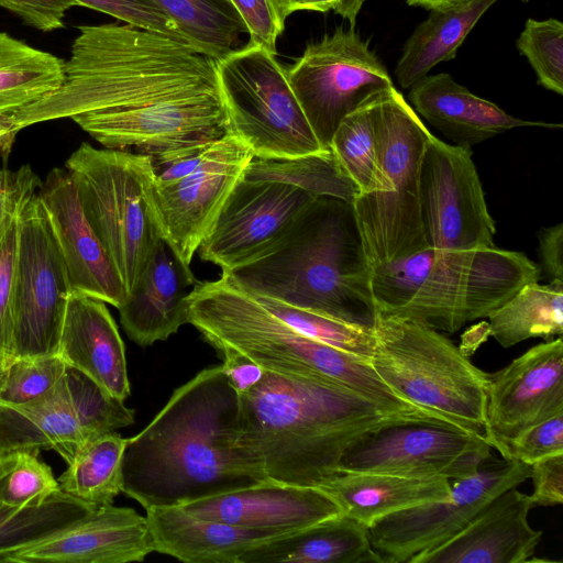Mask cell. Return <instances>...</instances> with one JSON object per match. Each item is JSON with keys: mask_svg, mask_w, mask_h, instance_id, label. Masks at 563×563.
Listing matches in <instances>:
<instances>
[{"mask_svg": "<svg viewBox=\"0 0 563 563\" xmlns=\"http://www.w3.org/2000/svg\"><path fill=\"white\" fill-rule=\"evenodd\" d=\"M78 31L60 86L9 113L18 131L69 118L106 148L151 157L231 133L211 56L130 24Z\"/></svg>", "mask_w": 563, "mask_h": 563, "instance_id": "6da1fadb", "label": "cell"}, {"mask_svg": "<svg viewBox=\"0 0 563 563\" xmlns=\"http://www.w3.org/2000/svg\"><path fill=\"white\" fill-rule=\"evenodd\" d=\"M240 397L222 364L178 387L123 453V493L145 510L178 507L265 478L239 445Z\"/></svg>", "mask_w": 563, "mask_h": 563, "instance_id": "7a4b0ae2", "label": "cell"}, {"mask_svg": "<svg viewBox=\"0 0 563 563\" xmlns=\"http://www.w3.org/2000/svg\"><path fill=\"white\" fill-rule=\"evenodd\" d=\"M239 397V445L250 463L265 479L300 486L329 479L364 435L399 421H427L330 380L267 371Z\"/></svg>", "mask_w": 563, "mask_h": 563, "instance_id": "3957f363", "label": "cell"}, {"mask_svg": "<svg viewBox=\"0 0 563 563\" xmlns=\"http://www.w3.org/2000/svg\"><path fill=\"white\" fill-rule=\"evenodd\" d=\"M229 275L253 294L364 329L378 310L352 203L316 197L263 253Z\"/></svg>", "mask_w": 563, "mask_h": 563, "instance_id": "277c9868", "label": "cell"}, {"mask_svg": "<svg viewBox=\"0 0 563 563\" xmlns=\"http://www.w3.org/2000/svg\"><path fill=\"white\" fill-rule=\"evenodd\" d=\"M187 300L188 323L218 351L231 349L279 375L336 383L395 412L434 417L395 393L368 361L307 338L272 317L227 274L197 283Z\"/></svg>", "mask_w": 563, "mask_h": 563, "instance_id": "5b68a950", "label": "cell"}, {"mask_svg": "<svg viewBox=\"0 0 563 563\" xmlns=\"http://www.w3.org/2000/svg\"><path fill=\"white\" fill-rule=\"evenodd\" d=\"M539 277L540 268L521 252L428 247L372 267V291L379 313L454 333Z\"/></svg>", "mask_w": 563, "mask_h": 563, "instance_id": "8992f818", "label": "cell"}, {"mask_svg": "<svg viewBox=\"0 0 563 563\" xmlns=\"http://www.w3.org/2000/svg\"><path fill=\"white\" fill-rule=\"evenodd\" d=\"M376 173L352 202L371 267L428 249L420 207V165L430 131L395 86L374 103Z\"/></svg>", "mask_w": 563, "mask_h": 563, "instance_id": "52a82bcc", "label": "cell"}, {"mask_svg": "<svg viewBox=\"0 0 563 563\" xmlns=\"http://www.w3.org/2000/svg\"><path fill=\"white\" fill-rule=\"evenodd\" d=\"M84 214L126 296L161 240L152 157L82 143L66 161Z\"/></svg>", "mask_w": 563, "mask_h": 563, "instance_id": "ba28073f", "label": "cell"}, {"mask_svg": "<svg viewBox=\"0 0 563 563\" xmlns=\"http://www.w3.org/2000/svg\"><path fill=\"white\" fill-rule=\"evenodd\" d=\"M369 363L399 396L448 423L484 437L487 373L440 331L378 312Z\"/></svg>", "mask_w": 563, "mask_h": 563, "instance_id": "9c48e42d", "label": "cell"}, {"mask_svg": "<svg viewBox=\"0 0 563 563\" xmlns=\"http://www.w3.org/2000/svg\"><path fill=\"white\" fill-rule=\"evenodd\" d=\"M216 65L231 133L255 157L294 158L324 150L275 54L247 44Z\"/></svg>", "mask_w": 563, "mask_h": 563, "instance_id": "30bf717a", "label": "cell"}, {"mask_svg": "<svg viewBox=\"0 0 563 563\" xmlns=\"http://www.w3.org/2000/svg\"><path fill=\"white\" fill-rule=\"evenodd\" d=\"M253 157L252 150L232 133L152 157L165 241L186 266L190 267Z\"/></svg>", "mask_w": 563, "mask_h": 563, "instance_id": "8fae6325", "label": "cell"}, {"mask_svg": "<svg viewBox=\"0 0 563 563\" xmlns=\"http://www.w3.org/2000/svg\"><path fill=\"white\" fill-rule=\"evenodd\" d=\"M286 73L324 150L345 115L394 86L386 68L353 29L339 27L308 44Z\"/></svg>", "mask_w": 563, "mask_h": 563, "instance_id": "7c38bea8", "label": "cell"}, {"mask_svg": "<svg viewBox=\"0 0 563 563\" xmlns=\"http://www.w3.org/2000/svg\"><path fill=\"white\" fill-rule=\"evenodd\" d=\"M71 292L49 216L36 192L19 214L13 294L15 357L57 354Z\"/></svg>", "mask_w": 563, "mask_h": 563, "instance_id": "4fadbf2b", "label": "cell"}, {"mask_svg": "<svg viewBox=\"0 0 563 563\" xmlns=\"http://www.w3.org/2000/svg\"><path fill=\"white\" fill-rule=\"evenodd\" d=\"M531 466L492 453L478 470L451 482L446 498L406 508L374 522L371 545L380 563H409L455 537L497 495L530 477Z\"/></svg>", "mask_w": 563, "mask_h": 563, "instance_id": "5bb4252c", "label": "cell"}, {"mask_svg": "<svg viewBox=\"0 0 563 563\" xmlns=\"http://www.w3.org/2000/svg\"><path fill=\"white\" fill-rule=\"evenodd\" d=\"M420 207L429 249L495 246V222L471 147L451 145L429 133L420 165Z\"/></svg>", "mask_w": 563, "mask_h": 563, "instance_id": "9a60e30c", "label": "cell"}, {"mask_svg": "<svg viewBox=\"0 0 563 563\" xmlns=\"http://www.w3.org/2000/svg\"><path fill=\"white\" fill-rule=\"evenodd\" d=\"M483 435L430 421L405 420L360 439L340 459L338 472H374L450 481L474 474L490 454Z\"/></svg>", "mask_w": 563, "mask_h": 563, "instance_id": "2e32d148", "label": "cell"}, {"mask_svg": "<svg viewBox=\"0 0 563 563\" xmlns=\"http://www.w3.org/2000/svg\"><path fill=\"white\" fill-rule=\"evenodd\" d=\"M316 197L249 163L198 249L201 260L231 273L275 243Z\"/></svg>", "mask_w": 563, "mask_h": 563, "instance_id": "e0dca14e", "label": "cell"}, {"mask_svg": "<svg viewBox=\"0 0 563 563\" xmlns=\"http://www.w3.org/2000/svg\"><path fill=\"white\" fill-rule=\"evenodd\" d=\"M563 412L562 336L532 346L487 373L484 438L501 457L525 430Z\"/></svg>", "mask_w": 563, "mask_h": 563, "instance_id": "ac0fdd59", "label": "cell"}, {"mask_svg": "<svg viewBox=\"0 0 563 563\" xmlns=\"http://www.w3.org/2000/svg\"><path fill=\"white\" fill-rule=\"evenodd\" d=\"M152 552L146 517L110 504L0 563H128L142 562Z\"/></svg>", "mask_w": 563, "mask_h": 563, "instance_id": "d6986e66", "label": "cell"}, {"mask_svg": "<svg viewBox=\"0 0 563 563\" xmlns=\"http://www.w3.org/2000/svg\"><path fill=\"white\" fill-rule=\"evenodd\" d=\"M178 507L196 517L278 533L297 531L343 514L338 501L320 487L272 479Z\"/></svg>", "mask_w": 563, "mask_h": 563, "instance_id": "ffe728a7", "label": "cell"}, {"mask_svg": "<svg viewBox=\"0 0 563 563\" xmlns=\"http://www.w3.org/2000/svg\"><path fill=\"white\" fill-rule=\"evenodd\" d=\"M38 195L49 216L73 292L119 309L126 291L119 273L87 221L67 169L53 168Z\"/></svg>", "mask_w": 563, "mask_h": 563, "instance_id": "44dd1931", "label": "cell"}, {"mask_svg": "<svg viewBox=\"0 0 563 563\" xmlns=\"http://www.w3.org/2000/svg\"><path fill=\"white\" fill-rule=\"evenodd\" d=\"M529 496L509 488L492 499L455 537L409 563H528L542 532L528 521Z\"/></svg>", "mask_w": 563, "mask_h": 563, "instance_id": "7402d4cb", "label": "cell"}, {"mask_svg": "<svg viewBox=\"0 0 563 563\" xmlns=\"http://www.w3.org/2000/svg\"><path fill=\"white\" fill-rule=\"evenodd\" d=\"M197 282L165 240L156 245L137 283L118 309L128 336L145 347L188 323V296Z\"/></svg>", "mask_w": 563, "mask_h": 563, "instance_id": "603a6c76", "label": "cell"}, {"mask_svg": "<svg viewBox=\"0 0 563 563\" xmlns=\"http://www.w3.org/2000/svg\"><path fill=\"white\" fill-rule=\"evenodd\" d=\"M57 355L118 399L130 396L124 344L104 301L71 292Z\"/></svg>", "mask_w": 563, "mask_h": 563, "instance_id": "cb8c5ba5", "label": "cell"}, {"mask_svg": "<svg viewBox=\"0 0 563 563\" xmlns=\"http://www.w3.org/2000/svg\"><path fill=\"white\" fill-rule=\"evenodd\" d=\"M408 97L417 114L460 146L471 147L516 128H562L516 118L445 73L424 76L410 87Z\"/></svg>", "mask_w": 563, "mask_h": 563, "instance_id": "d4e9b609", "label": "cell"}, {"mask_svg": "<svg viewBox=\"0 0 563 563\" xmlns=\"http://www.w3.org/2000/svg\"><path fill=\"white\" fill-rule=\"evenodd\" d=\"M146 519L154 552L187 563H239L247 550L285 534L196 517L179 507L150 508Z\"/></svg>", "mask_w": 563, "mask_h": 563, "instance_id": "484cf974", "label": "cell"}, {"mask_svg": "<svg viewBox=\"0 0 563 563\" xmlns=\"http://www.w3.org/2000/svg\"><path fill=\"white\" fill-rule=\"evenodd\" d=\"M239 563H380L367 526L345 514L264 541Z\"/></svg>", "mask_w": 563, "mask_h": 563, "instance_id": "4316f807", "label": "cell"}, {"mask_svg": "<svg viewBox=\"0 0 563 563\" xmlns=\"http://www.w3.org/2000/svg\"><path fill=\"white\" fill-rule=\"evenodd\" d=\"M343 514L368 528L393 512L446 498L451 481L374 472H338L320 486Z\"/></svg>", "mask_w": 563, "mask_h": 563, "instance_id": "83f0119b", "label": "cell"}, {"mask_svg": "<svg viewBox=\"0 0 563 563\" xmlns=\"http://www.w3.org/2000/svg\"><path fill=\"white\" fill-rule=\"evenodd\" d=\"M84 442L64 376L48 393L30 402H0V451L54 450L69 464Z\"/></svg>", "mask_w": 563, "mask_h": 563, "instance_id": "f1b7e54d", "label": "cell"}, {"mask_svg": "<svg viewBox=\"0 0 563 563\" xmlns=\"http://www.w3.org/2000/svg\"><path fill=\"white\" fill-rule=\"evenodd\" d=\"M496 1L465 0L449 9L431 10L405 44L395 68L399 86L408 89L435 65L453 59L467 34Z\"/></svg>", "mask_w": 563, "mask_h": 563, "instance_id": "f546056e", "label": "cell"}, {"mask_svg": "<svg viewBox=\"0 0 563 563\" xmlns=\"http://www.w3.org/2000/svg\"><path fill=\"white\" fill-rule=\"evenodd\" d=\"M489 333L503 346L563 333V284L531 282L523 285L488 317Z\"/></svg>", "mask_w": 563, "mask_h": 563, "instance_id": "4dcf8cb0", "label": "cell"}, {"mask_svg": "<svg viewBox=\"0 0 563 563\" xmlns=\"http://www.w3.org/2000/svg\"><path fill=\"white\" fill-rule=\"evenodd\" d=\"M126 443L115 431L86 440L57 479L60 490L96 508L112 504L123 493Z\"/></svg>", "mask_w": 563, "mask_h": 563, "instance_id": "1f68e13d", "label": "cell"}, {"mask_svg": "<svg viewBox=\"0 0 563 563\" xmlns=\"http://www.w3.org/2000/svg\"><path fill=\"white\" fill-rule=\"evenodd\" d=\"M65 62L0 32V113H11L56 90Z\"/></svg>", "mask_w": 563, "mask_h": 563, "instance_id": "d6a6232c", "label": "cell"}, {"mask_svg": "<svg viewBox=\"0 0 563 563\" xmlns=\"http://www.w3.org/2000/svg\"><path fill=\"white\" fill-rule=\"evenodd\" d=\"M197 49L218 60L240 48L245 29L223 0H153Z\"/></svg>", "mask_w": 563, "mask_h": 563, "instance_id": "836d02e7", "label": "cell"}, {"mask_svg": "<svg viewBox=\"0 0 563 563\" xmlns=\"http://www.w3.org/2000/svg\"><path fill=\"white\" fill-rule=\"evenodd\" d=\"M95 509L62 490L40 506L14 508L0 503V562L8 554L45 539Z\"/></svg>", "mask_w": 563, "mask_h": 563, "instance_id": "e575fe53", "label": "cell"}, {"mask_svg": "<svg viewBox=\"0 0 563 563\" xmlns=\"http://www.w3.org/2000/svg\"><path fill=\"white\" fill-rule=\"evenodd\" d=\"M249 292L263 310L294 331L368 362L374 355L376 340L373 329L360 328L276 299Z\"/></svg>", "mask_w": 563, "mask_h": 563, "instance_id": "d590c367", "label": "cell"}, {"mask_svg": "<svg viewBox=\"0 0 563 563\" xmlns=\"http://www.w3.org/2000/svg\"><path fill=\"white\" fill-rule=\"evenodd\" d=\"M376 97L377 95L342 119L329 145L341 169L355 184L358 192L367 191L373 186L376 173Z\"/></svg>", "mask_w": 563, "mask_h": 563, "instance_id": "8d00e7d4", "label": "cell"}, {"mask_svg": "<svg viewBox=\"0 0 563 563\" xmlns=\"http://www.w3.org/2000/svg\"><path fill=\"white\" fill-rule=\"evenodd\" d=\"M38 453L32 449L0 451V503L14 508L40 506L60 492Z\"/></svg>", "mask_w": 563, "mask_h": 563, "instance_id": "74e56055", "label": "cell"}, {"mask_svg": "<svg viewBox=\"0 0 563 563\" xmlns=\"http://www.w3.org/2000/svg\"><path fill=\"white\" fill-rule=\"evenodd\" d=\"M64 377L85 441L134 423V409L86 374L66 365Z\"/></svg>", "mask_w": 563, "mask_h": 563, "instance_id": "f35d334b", "label": "cell"}, {"mask_svg": "<svg viewBox=\"0 0 563 563\" xmlns=\"http://www.w3.org/2000/svg\"><path fill=\"white\" fill-rule=\"evenodd\" d=\"M516 46L528 58L538 82L545 89L563 95V23L550 18L528 19Z\"/></svg>", "mask_w": 563, "mask_h": 563, "instance_id": "ab89813d", "label": "cell"}, {"mask_svg": "<svg viewBox=\"0 0 563 563\" xmlns=\"http://www.w3.org/2000/svg\"><path fill=\"white\" fill-rule=\"evenodd\" d=\"M65 368L57 354L12 358L0 387V402L23 405L40 398L58 384Z\"/></svg>", "mask_w": 563, "mask_h": 563, "instance_id": "60d3db41", "label": "cell"}, {"mask_svg": "<svg viewBox=\"0 0 563 563\" xmlns=\"http://www.w3.org/2000/svg\"><path fill=\"white\" fill-rule=\"evenodd\" d=\"M10 213L0 224V352L15 357L13 294L19 240V214Z\"/></svg>", "mask_w": 563, "mask_h": 563, "instance_id": "b9f144b4", "label": "cell"}, {"mask_svg": "<svg viewBox=\"0 0 563 563\" xmlns=\"http://www.w3.org/2000/svg\"><path fill=\"white\" fill-rule=\"evenodd\" d=\"M238 14L250 36L249 45L276 54V41L291 14L286 0H223Z\"/></svg>", "mask_w": 563, "mask_h": 563, "instance_id": "7bdbcfd3", "label": "cell"}, {"mask_svg": "<svg viewBox=\"0 0 563 563\" xmlns=\"http://www.w3.org/2000/svg\"><path fill=\"white\" fill-rule=\"evenodd\" d=\"M77 5L107 13L132 26L157 32L191 45L153 0H73ZM192 46V45H191Z\"/></svg>", "mask_w": 563, "mask_h": 563, "instance_id": "ee69618b", "label": "cell"}, {"mask_svg": "<svg viewBox=\"0 0 563 563\" xmlns=\"http://www.w3.org/2000/svg\"><path fill=\"white\" fill-rule=\"evenodd\" d=\"M559 454H563V412L525 430L508 445L505 459L532 465Z\"/></svg>", "mask_w": 563, "mask_h": 563, "instance_id": "f6af8a7d", "label": "cell"}, {"mask_svg": "<svg viewBox=\"0 0 563 563\" xmlns=\"http://www.w3.org/2000/svg\"><path fill=\"white\" fill-rule=\"evenodd\" d=\"M76 5L73 0H0L1 8L43 32L63 27L66 11Z\"/></svg>", "mask_w": 563, "mask_h": 563, "instance_id": "bcb514c9", "label": "cell"}, {"mask_svg": "<svg viewBox=\"0 0 563 563\" xmlns=\"http://www.w3.org/2000/svg\"><path fill=\"white\" fill-rule=\"evenodd\" d=\"M41 187L30 165L16 170L0 167V224L8 214L22 210Z\"/></svg>", "mask_w": 563, "mask_h": 563, "instance_id": "7dc6e473", "label": "cell"}, {"mask_svg": "<svg viewBox=\"0 0 563 563\" xmlns=\"http://www.w3.org/2000/svg\"><path fill=\"white\" fill-rule=\"evenodd\" d=\"M530 477L533 492L529 495L532 507H550L563 503V454L533 463Z\"/></svg>", "mask_w": 563, "mask_h": 563, "instance_id": "c3c4849f", "label": "cell"}, {"mask_svg": "<svg viewBox=\"0 0 563 563\" xmlns=\"http://www.w3.org/2000/svg\"><path fill=\"white\" fill-rule=\"evenodd\" d=\"M539 257L550 282L563 284V224L559 223L539 232Z\"/></svg>", "mask_w": 563, "mask_h": 563, "instance_id": "681fc988", "label": "cell"}, {"mask_svg": "<svg viewBox=\"0 0 563 563\" xmlns=\"http://www.w3.org/2000/svg\"><path fill=\"white\" fill-rule=\"evenodd\" d=\"M219 352L223 355V371L239 396L249 391L262 379L264 369L249 357L231 349H222Z\"/></svg>", "mask_w": 563, "mask_h": 563, "instance_id": "f907efd6", "label": "cell"}, {"mask_svg": "<svg viewBox=\"0 0 563 563\" xmlns=\"http://www.w3.org/2000/svg\"><path fill=\"white\" fill-rule=\"evenodd\" d=\"M19 131L14 128L9 113H0V158L7 161Z\"/></svg>", "mask_w": 563, "mask_h": 563, "instance_id": "816d5d0a", "label": "cell"}, {"mask_svg": "<svg viewBox=\"0 0 563 563\" xmlns=\"http://www.w3.org/2000/svg\"><path fill=\"white\" fill-rule=\"evenodd\" d=\"M290 13L296 11L328 12L334 10L340 0H286Z\"/></svg>", "mask_w": 563, "mask_h": 563, "instance_id": "f5cc1de1", "label": "cell"}, {"mask_svg": "<svg viewBox=\"0 0 563 563\" xmlns=\"http://www.w3.org/2000/svg\"><path fill=\"white\" fill-rule=\"evenodd\" d=\"M364 1L365 0H340L333 11L340 14L343 19L349 20L350 23L354 25Z\"/></svg>", "mask_w": 563, "mask_h": 563, "instance_id": "db71d44e", "label": "cell"}, {"mask_svg": "<svg viewBox=\"0 0 563 563\" xmlns=\"http://www.w3.org/2000/svg\"><path fill=\"white\" fill-rule=\"evenodd\" d=\"M410 5H419L429 10L452 8L465 0H405Z\"/></svg>", "mask_w": 563, "mask_h": 563, "instance_id": "11a10c76", "label": "cell"}, {"mask_svg": "<svg viewBox=\"0 0 563 563\" xmlns=\"http://www.w3.org/2000/svg\"><path fill=\"white\" fill-rule=\"evenodd\" d=\"M11 360L12 358L8 357L7 355H4L3 353L0 352V387L3 384L7 368H8L9 363L11 362Z\"/></svg>", "mask_w": 563, "mask_h": 563, "instance_id": "9f6ffc18", "label": "cell"}, {"mask_svg": "<svg viewBox=\"0 0 563 563\" xmlns=\"http://www.w3.org/2000/svg\"><path fill=\"white\" fill-rule=\"evenodd\" d=\"M522 1H528V0H522Z\"/></svg>", "mask_w": 563, "mask_h": 563, "instance_id": "6f0895ef", "label": "cell"}]
</instances>
